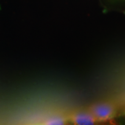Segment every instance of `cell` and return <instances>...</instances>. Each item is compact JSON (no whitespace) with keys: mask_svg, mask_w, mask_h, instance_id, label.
Segmentation results:
<instances>
[{"mask_svg":"<svg viewBox=\"0 0 125 125\" xmlns=\"http://www.w3.org/2000/svg\"><path fill=\"white\" fill-rule=\"evenodd\" d=\"M86 109L93 115L98 123L111 122L118 114V108L111 101H101L92 104Z\"/></svg>","mask_w":125,"mask_h":125,"instance_id":"cell-1","label":"cell"},{"mask_svg":"<svg viewBox=\"0 0 125 125\" xmlns=\"http://www.w3.org/2000/svg\"><path fill=\"white\" fill-rule=\"evenodd\" d=\"M68 123L75 125H91L98 124L93 115L87 109H76L65 114Z\"/></svg>","mask_w":125,"mask_h":125,"instance_id":"cell-2","label":"cell"},{"mask_svg":"<svg viewBox=\"0 0 125 125\" xmlns=\"http://www.w3.org/2000/svg\"><path fill=\"white\" fill-rule=\"evenodd\" d=\"M123 114H124V115H125V111H124V112H123Z\"/></svg>","mask_w":125,"mask_h":125,"instance_id":"cell-3","label":"cell"}]
</instances>
